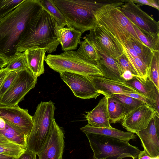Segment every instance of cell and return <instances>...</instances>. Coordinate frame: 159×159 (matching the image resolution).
<instances>
[{"label": "cell", "instance_id": "cell-1", "mask_svg": "<svg viewBox=\"0 0 159 159\" xmlns=\"http://www.w3.org/2000/svg\"><path fill=\"white\" fill-rule=\"evenodd\" d=\"M42 9L40 0H23L0 19V56L7 58L17 52L20 37L27 23Z\"/></svg>", "mask_w": 159, "mask_h": 159}, {"label": "cell", "instance_id": "cell-2", "mask_svg": "<svg viewBox=\"0 0 159 159\" xmlns=\"http://www.w3.org/2000/svg\"><path fill=\"white\" fill-rule=\"evenodd\" d=\"M54 19L43 8L27 24L20 37L17 52L31 48H47L48 53L56 51L60 43L57 36Z\"/></svg>", "mask_w": 159, "mask_h": 159}, {"label": "cell", "instance_id": "cell-3", "mask_svg": "<svg viewBox=\"0 0 159 159\" xmlns=\"http://www.w3.org/2000/svg\"><path fill=\"white\" fill-rule=\"evenodd\" d=\"M65 17L67 27H71L82 33L93 28L97 24L96 12L111 1L53 0Z\"/></svg>", "mask_w": 159, "mask_h": 159}, {"label": "cell", "instance_id": "cell-4", "mask_svg": "<svg viewBox=\"0 0 159 159\" xmlns=\"http://www.w3.org/2000/svg\"><path fill=\"white\" fill-rule=\"evenodd\" d=\"M124 3L121 0L111 1L99 7L95 15L97 23L109 32L122 47L128 42L130 37L142 43L131 22L120 10Z\"/></svg>", "mask_w": 159, "mask_h": 159}, {"label": "cell", "instance_id": "cell-5", "mask_svg": "<svg viewBox=\"0 0 159 159\" xmlns=\"http://www.w3.org/2000/svg\"><path fill=\"white\" fill-rule=\"evenodd\" d=\"M93 152V159H137L140 150L129 142L115 138L86 134Z\"/></svg>", "mask_w": 159, "mask_h": 159}, {"label": "cell", "instance_id": "cell-6", "mask_svg": "<svg viewBox=\"0 0 159 159\" xmlns=\"http://www.w3.org/2000/svg\"><path fill=\"white\" fill-rule=\"evenodd\" d=\"M44 61L49 67L58 72H67L85 75L103 76L96 64L77 51L71 50L59 54H48Z\"/></svg>", "mask_w": 159, "mask_h": 159}, {"label": "cell", "instance_id": "cell-7", "mask_svg": "<svg viewBox=\"0 0 159 159\" xmlns=\"http://www.w3.org/2000/svg\"><path fill=\"white\" fill-rule=\"evenodd\" d=\"M55 107L50 101L41 102L32 116L33 126L27 140V148L37 154L46 142L54 119Z\"/></svg>", "mask_w": 159, "mask_h": 159}, {"label": "cell", "instance_id": "cell-8", "mask_svg": "<svg viewBox=\"0 0 159 159\" xmlns=\"http://www.w3.org/2000/svg\"><path fill=\"white\" fill-rule=\"evenodd\" d=\"M37 78L28 68L18 71L11 86L0 98V104L9 106L18 105L35 86Z\"/></svg>", "mask_w": 159, "mask_h": 159}, {"label": "cell", "instance_id": "cell-9", "mask_svg": "<svg viewBox=\"0 0 159 159\" xmlns=\"http://www.w3.org/2000/svg\"><path fill=\"white\" fill-rule=\"evenodd\" d=\"M86 38L98 52L116 59L123 53L122 46L106 29L98 24L89 30Z\"/></svg>", "mask_w": 159, "mask_h": 159}, {"label": "cell", "instance_id": "cell-10", "mask_svg": "<svg viewBox=\"0 0 159 159\" xmlns=\"http://www.w3.org/2000/svg\"><path fill=\"white\" fill-rule=\"evenodd\" d=\"M124 2L120 8L122 13L133 24L144 31L159 34V21L143 11L140 6L129 0H121Z\"/></svg>", "mask_w": 159, "mask_h": 159}, {"label": "cell", "instance_id": "cell-11", "mask_svg": "<svg viewBox=\"0 0 159 159\" xmlns=\"http://www.w3.org/2000/svg\"><path fill=\"white\" fill-rule=\"evenodd\" d=\"M59 73L61 79L77 97L83 99L96 98L100 95L88 75L67 72Z\"/></svg>", "mask_w": 159, "mask_h": 159}, {"label": "cell", "instance_id": "cell-12", "mask_svg": "<svg viewBox=\"0 0 159 159\" xmlns=\"http://www.w3.org/2000/svg\"><path fill=\"white\" fill-rule=\"evenodd\" d=\"M64 133L53 119L49 135L45 144L37 154L39 159H62Z\"/></svg>", "mask_w": 159, "mask_h": 159}, {"label": "cell", "instance_id": "cell-13", "mask_svg": "<svg viewBox=\"0 0 159 159\" xmlns=\"http://www.w3.org/2000/svg\"><path fill=\"white\" fill-rule=\"evenodd\" d=\"M156 113L153 109L143 104L127 114L123 119L122 126L127 131L136 134L147 128Z\"/></svg>", "mask_w": 159, "mask_h": 159}, {"label": "cell", "instance_id": "cell-14", "mask_svg": "<svg viewBox=\"0 0 159 159\" xmlns=\"http://www.w3.org/2000/svg\"><path fill=\"white\" fill-rule=\"evenodd\" d=\"M0 117L20 128L27 139L33 125L32 116L27 109L21 108L18 105L9 106L0 104Z\"/></svg>", "mask_w": 159, "mask_h": 159}, {"label": "cell", "instance_id": "cell-15", "mask_svg": "<svg viewBox=\"0 0 159 159\" xmlns=\"http://www.w3.org/2000/svg\"><path fill=\"white\" fill-rule=\"evenodd\" d=\"M144 151L151 157L159 156V115L156 113L146 128L136 134Z\"/></svg>", "mask_w": 159, "mask_h": 159}, {"label": "cell", "instance_id": "cell-16", "mask_svg": "<svg viewBox=\"0 0 159 159\" xmlns=\"http://www.w3.org/2000/svg\"><path fill=\"white\" fill-rule=\"evenodd\" d=\"M88 76L98 92L106 98L115 94H139L135 89L124 82L111 80L102 76Z\"/></svg>", "mask_w": 159, "mask_h": 159}, {"label": "cell", "instance_id": "cell-17", "mask_svg": "<svg viewBox=\"0 0 159 159\" xmlns=\"http://www.w3.org/2000/svg\"><path fill=\"white\" fill-rule=\"evenodd\" d=\"M85 117L90 126L97 128H109L111 126L107 107V98L104 96L92 110L86 112Z\"/></svg>", "mask_w": 159, "mask_h": 159}, {"label": "cell", "instance_id": "cell-18", "mask_svg": "<svg viewBox=\"0 0 159 159\" xmlns=\"http://www.w3.org/2000/svg\"><path fill=\"white\" fill-rule=\"evenodd\" d=\"M98 52L99 56L96 65L103 77L111 80L125 82V81L121 77L117 58H114L103 53Z\"/></svg>", "mask_w": 159, "mask_h": 159}, {"label": "cell", "instance_id": "cell-19", "mask_svg": "<svg viewBox=\"0 0 159 159\" xmlns=\"http://www.w3.org/2000/svg\"><path fill=\"white\" fill-rule=\"evenodd\" d=\"M56 31L62 51L65 52L77 48L82 34L80 31L71 27L61 28L57 24Z\"/></svg>", "mask_w": 159, "mask_h": 159}, {"label": "cell", "instance_id": "cell-20", "mask_svg": "<svg viewBox=\"0 0 159 159\" xmlns=\"http://www.w3.org/2000/svg\"><path fill=\"white\" fill-rule=\"evenodd\" d=\"M48 51L47 48H31L24 52L28 68L35 77L44 73V61Z\"/></svg>", "mask_w": 159, "mask_h": 159}, {"label": "cell", "instance_id": "cell-21", "mask_svg": "<svg viewBox=\"0 0 159 159\" xmlns=\"http://www.w3.org/2000/svg\"><path fill=\"white\" fill-rule=\"evenodd\" d=\"M80 130L86 134H93L115 138L129 142L130 139L136 140L137 135L130 132H125L112 127L97 128L88 124L80 128Z\"/></svg>", "mask_w": 159, "mask_h": 159}, {"label": "cell", "instance_id": "cell-22", "mask_svg": "<svg viewBox=\"0 0 159 159\" xmlns=\"http://www.w3.org/2000/svg\"><path fill=\"white\" fill-rule=\"evenodd\" d=\"M124 83L135 89L140 95L156 103L157 100L159 98V91L148 76L144 79L134 76L132 79Z\"/></svg>", "mask_w": 159, "mask_h": 159}, {"label": "cell", "instance_id": "cell-23", "mask_svg": "<svg viewBox=\"0 0 159 159\" xmlns=\"http://www.w3.org/2000/svg\"><path fill=\"white\" fill-rule=\"evenodd\" d=\"M5 120V125L0 132L9 141L27 149V138L24 132L17 126Z\"/></svg>", "mask_w": 159, "mask_h": 159}, {"label": "cell", "instance_id": "cell-24", "mask_svg": "<svg viewBox=\"0 0 159 159\" xmlns=\"http://www.w3.org/2000/svg\"><path fill=\"white\" fill-rule=\"evenodd\" d=\"M107 98V107L110 121L116 123L123 120L128 112L123 105L115 98L111 96Z\"/></svg>", "mask_w": 159, "mask_h": 159}, {"label": "cell", "instance_id": "cell-25", "mask_svg": "<svg viewBox=\"0 0 159 159\" xmlns=\"http://www.w3.org/2000/svg\"><path fill=\"white\" fill-rule=\"evenodd\" d=\"M131 23L135 31L141 42L153 51H159V34L147 32Z\"/></svg>", "mask_w": 159, "mask_h": 159}, {"label": "cell", "instance_id": "cell-26", "mask_svg": "<svg viewBox=\"0 0 159 159\" xmlns=\"http://www.w3.org/2000/svg\"><path fill=\"white\" fill-rule=\"evenodd\" d=\"M40 0L43 8L49 13L59 27L63 28L65 26H67L65 17L55 4L53 0Z\"/></svg>", "mask_w": 159, "mask_h": 159}, {"label": "cell", "instance_id": "cell-27", "mask_svg": "<svg viewBox=\"0 0 159 159\" xmlns=\"http://www.w3.org/2000/svg\"><path fill=\"white\" fill-rule=\"evenodd\" d=\"M128 40L139 58L149 68L153 55V51L132 37H130Z\"/></svg>", "mask_w": 159, "mask_h": 159}, {"label": "cell", "instance_id": "cell-28", "mask_svg": "<svg viewBox=\"0 0 159 159\" xmlns=\"http://www.w3.org/2000/svg\"><path fill=\"white\" fill-rule=\"evenodd\" d=\"M7 59V64L5 68L9 71H18L28 68L25 52H17Z\"/></svg>", "mask_w": 159, "mask_h": 159}, {"label": "cell", "instance_id": "cell-29", "mask_svg": "<svg viewBox=\"0 0 159 159\" xmlns=\"http://www.w3.org/2000/svg\"><path fill=\"white\" fill-rule=\"evenodd\" d=\"M79 44L80 47L77 51L87 59L96 64L99 53L91 43L85 38L84 41H80Z\"/></svg>", "mask_w": 159, "mask_h": 159}, {"label": "cell", "instance_id": "cell-30", "mask_svg": "<svg viewBox=\"0 0 159 159\" xmlns=\"http://www.w3.org/2000/svg\"><path fill=\"white\" fill-rule=\"evenodd\" d=\"M122 48L123 53L136 70L139 77L146 79L148 76V67L139 57L132 56L125 48Z\"/></svg>", "mask_w": 159, "mask_h": 159}, {"label": "cell", "instance_id": "cell-31", "mask_svg": "<svg viewBox=\"0 0 159 159\" xmlns=\"http://www.w3.org/2000/svg\"><path fill=\"white\" fill-rule=\"evenodd\" d=\"M159 51H153L149 67L148 76L159 91Z\"/></svg>", "mask_w": 159, "mask_h": 159}, {"label": "cell", "instance_id": "cell-32", "mask_svg": "<svg viewBox=\"0 0 159 159\" xmlns=\"http://www.w3.org/2000/svg\"><path fill=\"white\" fill-rule=\"evenodd\" d=\"M111 96L115 98L122 104L128 113L138 107L146 104L140 100L123 94H115Z\"/></svg>", "mask_w": 159, "mask_h": 159}, {"label": "cell", "instance_id": "cell-33", "mask_svg": "<svg viewBox=\"0 0 159 159\" xmlns=\"http://www.w3.org/2000/svg\"><path fill=\"white\" fill-rule=\"evenodd\" d=\"M26 149L18 144L10 142L0 144V154L7 156L17 157Z\"/></svg>", "mask_w": 159, "mask_h": 159}, {"label": "cell", "instance_id": "cell-34", "mask_svg": "<svg viewBox=\"0 0 159 159\" xmlns=\"http://www.w3.org/2000/svg\"><path fill=\"white\" fill-rule=\"evenodd\" d=\"M23 0H0V19L9 14Z\"/></svg>", "mask_w": 159, "mask_h": 159}, {"label": "cell", "instance_id": "cell-35", "mask_svg": "<svg viewBox=\"0 0 159 159\" xmlns=\"http://www.w3.org/2000/svg\"><path fill=\"white\" fill-rule=\"evenodd\" d=\"M117 59L119 65L121 74L125 71L129 70L131 72L133 76L139 77L136 70L129 61L124 53L117 58Z\"/></svg>", "mask_w": 159, "mask_h": 159}, {"label": "cell", "instance_id": "cell-36", "mask_svg": "<svg viewBox=\"0 0 159 159\" xmlns=\"http://www.w3.org/2000/svg\"><path fill=\"white\" fill-rule=\"evenodd\" d=\"M18 71H9L0 87V98L8 90L16 78Z\"/></svg>", "mask_w": 159, "mask_h": 159}, {"label": "cell", "instance_id": "cell-37", "mask_svg": "<svg viewBox=\"0 0 159 159\" xmlns=\"http://www.w3.org/2000/svg\"><path fill=\"white\" fill-rule=\"evenodd\" d=\"M123 94L136 98L142 101L145 104L153 109L157 112L156 103L150 99L137 93H130Z\"/></svg>", "mask_w": 159, "mask_h": 159}, {"label": "cell", "instance_id": "cell-38", "mask_svg": "<svg viewBox=\"0 0 159 159\" xmlns=\"http://www.w3.org/2000/svg\"><path fill=\"white\" fill-rule=\"evenodd\" d=\"M134 3L140 5H147L152 7L158 10H159V4L158 0H129Z\"/></svg>", "mask_w": 159, "mask_h": 159}, {"label": "cell", "instance_id": "cell-39", "mask_svg": "<svg viewBox=\"0 0 159 159\" xmlns=\"http://www.w3.org/2000/svg\"><path fill=\"white\" fill-rule=\"evenodd\" d=\"M36 155L35 153L27 149L22 154L13 159H37Z\"/></svg>", "mask_w": 159, "mask_h": 159}, {"label": "cell", "instance_id": "cell-40", "mask_svg": "<svg viewBox=\"0 0 159 159\" xmlns=\"http://www.w3.org/2000/svg\"><path fill=\"white\" fill-rule=\"evenodd\" d=\"M9 72L5 67L1 69L0 71V87Z\"/></svg>", "mask_w": 159, "mask_h": 159}, {"label": "cell", "instance_id": "cell-41", "mask_svg": "<svg viewBox=\"0 0 159 159\" xmlns=\"http://www.w3.org/2000/svg\"><path fill=\"white\" fill-rule=\"evenodd\" d=\"M133 76L131 72L129 70L125 71L121 75L122 77L125 81L132 79Z\"/></svg>", "mask_w": 159, "mask_h": 159}, {"label": "cell", "instance_id": "cell-42", "mask_svg": "<svg viewBox=\"0 0 159 159\" xmlns=\"http://www.w3.org/2000/svg\"><path fill=\"white\" fill-rule=\"evenodd\" d=\"M151 157L144 150L140 151L138 157L137 159H149Z\"/></svg>", "mask_w": 159, "mask_h": 159}, {"label": "cell", "instance_id": "cell-43", "mask_svg": "<svg viewBox=\"0 0 159 159\" xmlns=\"http://www.w3.org/2000/svg\"><path fill=\"white\" fill-rule=\"evenodd\" d=\"M7 64V60L6 58L0 56V69L6 67Z\"/></svg>", "mask_w": 159, "mask_h": 159}, {"label": "cell", "instance_id": "cell-44", "mask_svg": "<svg viewBox=\"0 0 159 159\" xmlns=\"http://www.w3.org/2000/svg\"><path fill=\"white\" fill-rule=\"evenodd\" d=\"M9 141L0 132V144L6 143Z\"/></svg>", "mask_w": 159, "mask_h": 159}, {"label": "cell", "instance_id": "cell-45", "mask_svg": "<svg viewBox=\"0 0 159 159\" xmlns=\"http://www.w3.org/2000/svg\"><path fill=\"white\" fill-rule=\"evenodd\" d=\"M14 157L7 156L0 154V159H13Z\"/></svg>", "mask_w": 159, "mask_h": 159}, {"label": "cell", "instance_id": "cell-46", "mask_svg": "<svg viewBox=\"0 0 159 159\" xmlns=\"http://www.w3.org/2000/svg\"><path fill=\"white\" fill-rule=\"evenodd\" d=\"M149 159H159V156H157L155 157H151Z\"/></svg>", "mask_w": 159, "mask_h": 159}, {"label": "cell", "instance_id": "cell-47", "mask_svg": "<svg viewBox=\"0 0 159 159\" xmlns=\"http://www.w3.org/2000/svg\"><path fill=\"white\" fill-rule=\"evenodd\" d=\"M1 69H0V70H1Z\"/></svg>", "mask_w": 159, "mask_h": 159}]
</instances>
